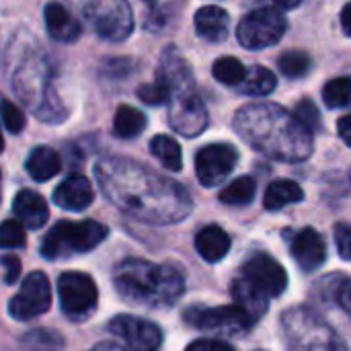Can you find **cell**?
Wrapping results in <instances>:
<instances>
[{
  "label": "cell",
  "instance_id": "3",
  "mask_svg": "<svg viewBox=\"0 0 351 351\" xmlns=\"http://www.w3.org/2000/svg\"><path fill=\"white\" fill-rule=\"evenodd\" d=\"M117 294L132 304L167 308L185 292L183 274L169 263H152L146 259H123L113 271Z\"/></svg>",
  "mask_w": 351,
  "mask_h": 351
},
{
  "label": "cell",
  "instance_id": "15",
  "mask_svg": "<svg viewBox=\"0 0 351 351\" xmlns=\"http://www.w3.org/2000/svg\"><path fill=\"white\" fill-rule=\"evenodd\" d=\"M290 253L302 271H317L327 259V245L315 228H302L292 234Z\"/></svg>",
  "mask_w": 351,
  "mask_h": 351
},
{
  "label": "cell",
  "instance_id": "20",
  "mask_svg": "<svg viewBox=\"0 0 351 351\" xmlns=\"http://www.w3.org/2000/svg\"><path fill=\"white\" fill-rule=\"evenodd\" d=\"M195 31L199 37L208 41H224L228 37L230 16L220 6H204L195 12Z\"/></svg>",
  "mask_w": 351,
  "mask_h": 351
},
{
  "label": "cell",
  "instance_id": "10",
  "mask_svg": "<svg viewBox=\"0 0 351 351\" xmlns=\"http://www.w3.org/2000/svg\"><path fill=\"white\" fill-rule=\"evenodd\" d=\"M185 321L191 327H197L202 331H214V333H224V335L245 333L255 325L253 319L239 304H228V306H218V308L193 306L185 311Z\"/></svg>",
  "mask_w": 351,
  "mask_h": 351
},
{
  "label": "cell",
  "instance_id": "16",
  "mask_svg": "<svg viewBox=\"0 0 351 351\" xmlns=\"http://www.w3.org/2000/svg\"><path fill=\"white\" fill-rule=\"evenodd\" d=\"M95 199V191L90 181L84 175H70L66 177L53 191V204L62 210L82 212Z\"/></svg>",
  "mask_w": 351,
  "mask_h": 351
},
{
  "label": "cell",
  "instance_id": "30",
  "mask_svg": "<svg viewBox=\"0 0 351 351\" xmlns=\"http://www.w3.org/2000/svg\"><path fill=\"white\" fill-rule=\"evenodd\" d=\"M278 66L284 76L288 78H302L311 70V56L300 49L284 51L278 60Z\"/></svg>",
  "mask_w": 351,
  "mask_h": 351
},
{
  "label": "cell",
  "instance_id": "36",
  "mask_svg": "<svg viewBox=\"0 0 351 351\" xmlns=\"http://www.w3.org/2000/svg\"><path fill=\"white\" fill-rule=\"evenodd\" d=\"M335 245L341 255V259L351 261V224L350 222H339L335 226Z\"/></svg>",
  "mask_w": 351,
  "mask_h": 351
},
{
  "label": "cell",
  "instance_id": "28",
  "mask_svg": "<svg viewBox=\"0 0 351 351\" xmlns=\"http://www.w3.org/2000/svg\"><path fill=\"white\" fill-rule=\"evenodd\" d=\"M23 351H62L64 339L58 331L51 329H35L21 337Z\"/></svg>",
  "mask_w": 351,
  "mask_h": 351
},
{
  "label": "cell",
  "instance_id": "26",
  "mask_svg": "<svg viewBox=\"0 0 351 351\" xmlns=\"http://www.w3.org/2000/svg\"><path fill=\"white\" fill-rule=\"evenodd\" d=\"M150 152L154 154V158L160 160V165L169 171H181L183 167V154H181V146L177 144V140H173L171 136H154L150 142Z\"/></svg>",
  "mask_w": 351,
  "mask_h": 351
},
{
  "label": "cell",
  "instance_id": "1",
  "mask_svg": "<svg viewBox=\"0 0 351 351\" xmlns=\"http://www.w3.org/2000/svg\"><path fill=\"white\" fill-rule=\"evenodd\" d=\"M95 175L105 197L123 214L148 224H175L187 218L193 202L185 187L128 158H103Z\"/></svg>",
  "mask_w": 351,
  "mask_h": 351
},
{
  "label": "cell",
  "instance_id": "19",
  "mask_svg": "<svg viewBox=\"0 0 351 351\" xmlns=\"http://www.w3.org/2000/svg\"><path fill=\"white\" fill-rule=\"evenodd\" d=\"M232 298H234V304H239L251 319L253 323H257L269 308V296H265L261 290H257L253 284H249L243 276H237L232 280Z\"/></svg>",
  "mask_w": 351,
  "mask_h": 351
},
{
  "label": "cell",
  "instance_id": "34",
  "mask_svg": "<svg viewBox=\"0 0 351 351\" xmlns=\"http://www.w3.org/2000/svg\"><path fill=\"white\" fill-rule=\"evenodd\" d=\"M2 121H4V128L10 134H21L23 128H25V115H23V111L14 103H10L8 99L2 101Z\"/></svg>",
  "mask_w": 351,
  "mask_h": 351
},
{
  "label": "cell",
  "instance_id": "24",
  "mask_svg": "<svg viewBox=\"0 0 351 351\" xmlns=\"http://www.w3.org/2000/svg\"><path fill=\"white\" fill-rule=\"evenodd\" d=\"M146 128V115L142 111H138L136 107L130 105H121L115 111V119H113V134L121 140H132L138 138Z\"/></svg>",
  "mask_w": 351,
  "mask_h": 351
},
{
  "label": "cell",
  "instance_id": "6",
  "mask_svg": "<svg viewBox=\"0 0 351 351\" xmlns=\"http://www.w3.org/2000/svg\"><path fill=\"white\" fill-rule=\"evenodd\" d=\"M107 226L95 220H62L49 228V232L41 241V255L45 259L58 261L72 255H82L99 247L107 239Z\"/></svg>",
  "mask_w": 351,
  "mask_h": 351
},
{
  "label": "cell",
  "instance_id": "5",
  "mask_svg": "<svg viewBox=\"0 0 351 351\" xmlns=\"http://www.w3.org/2000/svg\"><path fill=\"white\" fill-rule=\"evenodd\" d=\"M288 351H348L339 333L313 308L294 306L282 315Z\"/></svg>",
  "mask_w": 351,
  "mask_h": 351
},
{
  "label": "cell",
  "instance_id": "27",
  "mask_svg": "<svg viewBox=\"0 0 351 351\" xmlns=\"http://www.w3.org/2000/svg\"><path fill=\"white\" fill-rule=\"evenodd\" d=\"M257 193V183L253 177H239L220 191V202L228 206H247Z\"/></svg>",
  "mask_w": 351,
  "mask_h": 351
},
{
  "label": "cell",
  "instance_id": "32",
  "mask_svg": "<svg viewBox=\"0 0 351 351\" xmlns=\"http://www.w3.org/2000/svg\"><path fill=\"white\" fill-rule=\"evenodd\" d=\"M323 99L325 105L331 109H339L343 105H348L351 99V78H333L323 86Z\"/></svg>",
  "mask_w": 351,
  "mask_h": 351
},
{
  "label": "cell",
  "instance_id": "29",
  "mask_svg": "<svg viewBox=\"0 0 351 351\" xmlns=\"http://www.w3.org/2000/svg\"><path fill=\"white\" fill-rule=\"evenodd\" d=\"M247 68L243 66L241 60L237 58H220L214 62L212 66V74L218 82L226 84V86H239L245 78H247Z\"/></svg>",
  "mask_w": 351,
  "mask_h": 351
},
{
  "label": "cell",
  "instance_id": "22",
  "mask_svg": "<svg viewBox=\"0 0 351 351\" xmlns=\"http://www.w3.org/2000/svg\"><path fill=\"white\" fill-rule=\"evenodd\" d=\"M60 167H62V162H60L58 152L51 150V148H47V146L33 148L31 154L27 156V162H25L27 173L35 181H39V183L49 181L51 177H56L60 173Z\"/></svg>",
  "mask_w": 351,
  "mask_h": 351
},
{
  "label": "cell",
  "instance_id": "33",
  "mask_svg": "<svg viewBox=\"0 0 351 351\" xmlns=\"http://www.w3.org/2000/svg\"><path fill=\"white\" fill-rule=\"evenodd\" d=\"M25 224L21 220H6L0 230V243L4 249H16L25 245Z\"/></svg>",
  "mask_w": 351,
  "mask_h": 351
},
{
  "label": "cell",
  "instance_id": "12",
  "mask_svg": "<svg viewBox=\"0 0 351 351\" xmlns=\"http://www.w3.org/2000/svg\"><path fill=\"white\" fill-rule=\"evenodd\" d=\"M239 152L230 144H208L195 154V175L204 187L220 185L237 167Z\"/></svg>",
  "mask_w": 351,
  "mask_h": 351
},
{
  "label": "cell",
  "instance_id": "4",
  "mask_svg": "<svg viewBox=\"0 0 351 351\" xmlns=\"http://www.w3.org/2000/svg\"><path fill=\"white\" fill-rule=\"evenodd\" d=\"M158 70L165 74V78L171 84V101H169L171 128L187 138L199 136L208 125V111L193 86V76L187 64L169 49L162 56V64Z\"/></svg>",
  "mask_w": 351,
  "mask_h": 351
},
{
  "label": "cell",
  "instance_id": "2",
  "mask_svg": "<svg viewBox=\"0 0 351 351\" xmlns=\"http://www.w3.org/2000/svg\"><path fill=\"white\" fill-rule=\"evenodd\" d=\"M237 134L274 160L298 162L313 152L311 130L276 103H249L237 111Z\"/></svg>",
  "mask_w": 351,
  "mask_h": 351
},
{
  "label": "cell",
  "instance_id": "42",
  "mask_svg": "<svg viewBox=\"0 0 351 351\" xmlns=\"http://www.w3.org/2000/svg\"><path fill=\"white\" fill-rule=\"evenodd\" d=\"M274 4H278L280 8H286V10H290V8H296V6H300V2L302 0H271Z\"/></svg>",
  "mask_w": 351,
  "mask_h": 351
},
{
  "label": "cell",
  "instance_id": "35",
  "mask_svg": "<svg viewBox=\"0 0 351 351\" xmlns=\"http://www.w3.org/2000/svg\"><path fill=\"white\" fill-rule=\"evenodd\" d=\"M296 117L311 130V132H317L321 128V115H319V109L313 101L304 99L296 105Z\"/></svg>",
  "mask_w": 351,
  "mask_h": 351
},
{
  "label": "cell",
  "instance_id": "7",
  "mask_svg": "<svg viewBox=\"0 0 351 351\" xmlns=\"http://www.w3.org/2000/svg\"><path fill=\"white\" fill-rule=\"evenodd\" d=\"M68 2L90 25V29L107 41H121L132 33L134 19L128 0H68Z\"/></svg>",
  "mask_w": 351,
  "mask_h": 351
},
{
  "label": "cell",
  "instance_id": "31",
  "mask_svg": "<svg viewBox=\"0 0 351 351\" xmlns=\"http://www.w3.org/2000/svg\"><path fill=\"white\" fill-rule=\"evenodd\" d=\"M138 97H140L146 105H154V107L165 105V103L171 101V84H169V80L165 78V74L158 70L154 82L142 84V86L138 88Z\"/></svg>",
  "mask_w": 351,
  "mask_h": 351
},
{
  "label": "cell",
  "instance_id": "8",
  "mask_svg": "<svg viewBox=\"0 0 351 351\" xmlns=\"http://www.w3.org/2000/svg\"><path fill=\"white\" fill-rule=\"evenodd\" d=\"M58 294H60L62 313L72 323L86 321L95 313L99 302V294L93 278L82 271L62 274L58 278Z\"/></svg>",
  "mask_w": 351,
  "mask_h": 351
},
{
  "label": "cell",
  "instance_id": "14",
  "mask_svg": "<svg viewBox=\"0 0 351 351\" xmlns=\"http://www.w3.org/2000/svg\"><path fill=\"white\" fill-rule=\"evenodd\" d=\"M241 276L269 298L282 296L286 292V288H288L286 269L274 257H269L265 253L251 255L245 261V265L241 269Z\"/></svg>",
  "mask_w": 351,
  "mask_h": 351
},
{
  "label": "cell",
  "instance_id": "37",
  "mask_svg": "<svg viewBox=\"0 0 351 351\" xmlns=\"http://www.w3.org/2000/svg\"><path fill=\"white\" fill-rule=\"evenodd\" d=\"M2 269H4V284H14L21 276V261L14 255H4Z\"/></svg>",
  "mask_w": 351,
  "mask_h": 351
},
{
  "label": "cell",
  "instance_id": "17",
  "mask_svg": "<svg viewBox=\"0 0 351 351\" xmlns=\"http://www.w3.org/2000/svg\"><path fill=\"white\" fill-rule=\"evenodd\" d=\"M43 19H45V29L47 33L62 43H72L80 37L82 27L78 19L60 2H47L43 8Z\"/></svg>",
  "mask_w": 351,
  "mask_h": 351
},
{
  "label": "cell",
  "instance_id": "25",
  "mask_svg": "<svg viewBox=\"0 0 351 351\" xmlns=\"http://www.w3.org/2000/svg\"><path fill=\"white\" fill-rule=\"evenodd\" d=\"M276 84H278V80L271 70H267L263 66H253V68H249L247 78L239 84V90L249 97H267L269 93H274Z\"/></svg>",
  "mask_w": 351,
  "mask_h": 351
},
{
  "label": "cell",
  "instance_id": "11",
  "mask_svg": "<svg viewBox=\"0 0 351 351\" xmlns=\"http://www.w3.org/2000/svg\"><path fill=\"white\" fill-rule=\"evenodd\" d=\"M51 306V288L43 271H33L25 278L16 296L8 302V315L14 321H31Z\"/></svg>",
  "mask_w": 351,
  "mask_h": 351
},
{
  "label": "cell",
  "instance_id": "43",
  "mask_svg": "<svg viewBox=\"0 0 351 351\" xmlns=\"http://www.w3.org/2000/svg\"><path fill=\"white\" fill-rule=\"evenodd\" d=\"M93 351H128V350H123V348H121V346H117V343H107V341H105V343H99V346H97Z\"/></svg>",
  "mask_w": 351,
  "mask_h": 351
},
{
  "label": "cell",
  "instance_id": "9",
  "mask_svg": "<svg viewBox=\"0 0 351 351\" xmlns=\"http://www.w3.org/2000/svg\"><path fill=\"white\" fill-rule=\"evenodd\" d=\"M286 27V16L278 8H259L243 16L237 27V37L247 49H263L278 43L284 37Z\"/></svg>",
  "mask_w": 351,
  "mask_h": 351
},
{
  "label": "cell",
  "instance_id": "41",
  "mask_svg": "<svg viewBox=\"0 0 351 351\" xmlns=\"http://www.w3.org/2000/svg\"><path fill=\"white\" fill-rule=\"evenodd\" d=\"M341 27H343L346 35H350L351 37V2L350 4H346L343 10H341Z\"/></svg>",
  "mask_w": 351,
  "mask_h": 351
},
{
  "label": "cell",
  "instance_id": "18",
  "mask_svg": "<svg viewBox=\"0 0 351 351\" xmlns=\"http://www.w3.org/2000/svg\"><path fill=\"white\" fill-rule=\"evenodd\" d=\"M12 210L16 214V220H21L31 230L41 228L47 222V218H49L47 202L39 193H35L31 189H23V191H19L14 195Z\"/></svg>",
  "mask_w": 351,
  "mask_h": 351
},
{
  "label": "cell",
  "instance_id": "39",
  "mask_svg": "<svg viewBox=\"0 0 351 351\" xmlns=\"http://www.w3.org/2000/svg\"><path fill=\"white\" fill-rule=\"evenodd\" d=\"M337 302H339V306L351 317V280H346L339 286V290H337Z\"/></svg>",
  "mask_w": 351,
  "mask_h": 351
},
{
  "label": "cell",
  "instance_id": "23",
  "mask_svg": "<svg viewBox=\"0 0 351 351\" xmlns=\"http://www.w3.org/2000/svg\"><path fill=\"white\" fill-rule=\"evenodd\" d=\"M302 199H304V191L296 181L280 179V181L269 183V187L265 189L263 206L269 212H276V210H282V208L296 204V202H302Z\"/></svg>",
  "mask_w": 351,
  "mask_h": 351
},
{
  "label": "cell",
  "instance_id": "40",
  "mask_svg": "<svg viewBox=\"0 0 351 351\" xmlns=\"http://www.w3.org/2000/svg\"><path fill=\"white\" fill-rule=\"evenodd\" d=\"M337 130H339V138L351 148V115H343L337 121Z\"/></svg>",
  "mask_w": 351,
  "mask_h": 351
},
{
  "label": "cell",
  "instance_id": "38",
  "mask_svg": "<svg viewBox=\"0 0 351 351\" xmlns=\"http://www.w3.org/2000/svg\"><path fill=\"white\" fill-rule=\"evenodd\" d=\"M185 351H234L230 348V343L222 341V339H197L193 341Z\"/></svg>",
  "mask_w": 351,
  "mask_h": 351
},
{
  "label": "cell",
  "instance_id": "13",
  "mask_svg": "<svg viewBox=\"0 0 351 351\" xmlns=\"http://www.w3.org/2000/svg\"><path fill=\"white\" fill-rule=\"evenodd\" d=\"M109 333L119 337L132 351H158L162 346L160 327L132 315L113 317L109 321Z\"/></svg>",
  "mask_w": 351,
  "mask_h": 351
},
{
  "label": "cell",
  "instance_id": "21",
  "mask_svg": "<svg viewBox=\"0 0 351 351\" xmlns=\"http://www.w3.org/2000/svg\"><path fill=\"white\" fill-rule=\"evenodd\" d=\"M230 245H232L230 237L216 224L206 226L195 234V249L202 255V259L208 261V263L222 261L228 255Z\"/></svg>",
  "mask_w": 351,
  "mask_h": 351
}]
</instances>
